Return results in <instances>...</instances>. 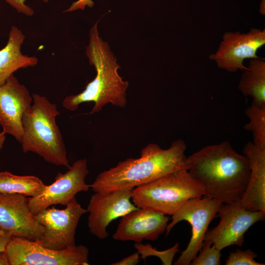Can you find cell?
I'll return each instance as SVG.
<instances>
[{
    "instance_id": "6da1fadb",
    "label": "cell",
    "mask_w": 265,
    "mask_h": 265,
    "mask_svg": "<svg viewBox=\"0 0 265 265\" xmlns=\"http://www.w3.org/2000/svg\"><path fill=\"white\" fill-rule=\"evenodd\" d=\"M187 171L202 187L204 196L221 203L239 201L248 185V159L228 141L207 145L186 158Z\"/></svg>"
},
{
    "instance_id": "7a4b0ae2",
    "label": "cell",
    "mask_w": 265,
    "mask_h": 265,
    "mask_svg": "<svg viewBox=\"0 0 265 265\" xmlns=\"http://www.w3.org/2000/svg\"><path fill=\"white\" fill-rule=\"evenodd\" d=\"M186 149L182 139L174 141L166 149L149 143L142 149L139 158H128L101 172L90 188L101 194L133 189L173 172L187 170Z\"/></svg>"
},
{
    "instance_id": "3957f363",
    "label": "cell",
    "mask_w": 265,
    "mask_h": 265,
    "mask_svg": "<svg viewBox=\"0 0 265 265\" xmlns=\"http://www.w3.org/2000/svg\"><path fill=\"white\" fill-rule=\"evenodd\" d=\"M98 21L91 27L86 55L91 65L94 66L96 76L81 92L66 97L62 106L70 111H75L83 103L93 102L94 106L89 114L97 113L103 106L111 104L124 107L127 105L128 81H124L118 73L120 67L107 42L99 36Z\"/></svg>"
},
{
    "instance_id": "277c9868",
    "label": "cell",
    "mask_w": 265,
    "mask_h": 265,
    "mask_svg": "<svg viewBox=\"0 0 265 265\" xmlns=\"http://www.w3.org/2000/svg\"><path fill=\"white\" fill-rule=\"evenodd\" d=\"M32 97L33 103L22 118L23 152L35 153L49 163L68 168L65 145L56 123L59 114L56 105L37 94Z\"/></svg>"
},
{
    "instance_id": "5b68a950",
    "label": "cell",
    "mask_w": 265,
    "mask_h": 265,
    "mask_svg": "<svg viewBox=\"0 0 265 265\" xmlns=\"http://www.w3.org/2000/svg\"><path fill=\"white\" fill-rule=\"evenodd\" d=\"M203 196L201 186L183 169L133 188L131 200L138 208L172 215L188 200Z\"/></svg>"
},
{
    "instance_id": "8992f818",
    "label": "cell",
    "mask_w": 265,
    "mask_h": 265,
    "mask_svg": "<svg viewBox=\"0 0 265 265\" xmlns=\"http://www.w3.org/2000/svg\"><path fill=\"white\" fill-rule=\"evenodd\" d=\"M5 251L9 265H89V249L81 244L55 250L45 247L35 240L12 236Z\"/></svg>"
},
{
    "instance_id": "52a82bcc",
    "label": "cell",
    "mask_w": 265,
    "mask_h": 265,
    "mask_svg": "<svg viewBox=\"0 0 265 265\" xmlns=\"http://www.w3.org/2000/svg\"><path fill=\"white\" fill-rule=\"evenodd\" d=\"M222 203L212 198H195L188 200L172 215L168 223L165 236L179 222L185 220L191 226V237L181 256L174 262L175 265H188L198 254L204 241V237L211 222L217 216Z\"/></svg>"
},
{
    "instance_id": "ba28073f",
    "label": "cell",
    "mask_w": 265,
    "mask_h": 265,
    "mask_svg": "<svg viewBox=\"0 0 265 265\" xmlns=\"http://www.w3.org/2000/svg\"><path fill=\"white\" fill-rule=\"evenodd\" d=\"M87 212L73 198L60 210L49 207L34 215L44 227L42 238L36 241L41 245L55 250H62L76 245L75 234L80 219Z\"/></svg>"
},
{
    "instance_id": "9c48e42d",
    "label": "cell",
    "mask_w": 265,
    "mask_h": 265,
    "mask_svg": "<svg viewBox=\"0 0 265 265\" xmlns=\"http://www.w3.org/2000/svg\"><path fill=\"white\" fill-rule=\"evenodd\" d=\"M217 216L218 225L207 231L204 241L211 242L218 250L233 245L241 246L244 234L256 223L265 218V212L250 211L242 207L239 202L222 203Z\"/></svg>"
},
{
    "instance_id": "30bf717a",
    "label": "cell",
    "mask_w": 265,
    "mask_h": 265,
    "mask_svg": "<svg viewBox=\"0 0 265 265\" xmlns=\"http://www.w3.org/2000/svg\"><path fill=\"white\" fill-rule=\"evenodd\" d=\"M89 173L85 159L76 161L64 173H58L54 181L46 185L39 195L28 198V205L35 215L52 206H66L76 195L81 191H87L90 185L85 180Z\"/></svg>"
},
{
    "instance_id": "8fae6325",
    "label": "cell",
    "mask_w": 265,
    "mask_h": 265,
    "mask_svg": "<svg viewBox=\"0 0 265 265\" xmlns=\"http://www.w3.org/2000/svg\"><path fill=\"white\" fill-rule=\"evenodd\" d=\"M265 44V30L252 28L246 33L226 32L216 52L209 56L217 66L229 72L244 71L245 59L258 58L257 51Z\"/></svg>"
},
{
    "instance_id": "7c38bea8",
    "label": "cell",
    "mask_w": 265,
    "mask_h": 265,
    "mask_svg": "<svg viewBox=\"0 0 265 265\" xmlns=\"http://www.w3.org/2000/svg\"><path fill=\"white\" fill-rule=\"evenodd\" d=\"M132 189H121L108 193L92 195L87 206V225L92 235L100 239L108 236L110 223L137 209L131 201Z\"/></svg>"
},
{
    "instance_id": "4fadbf2b",
    "label": "cell",
    "mask_w": 265,
    "mask_h": 265,
    "mask_svg": "<svg viewBox=\"0 0 265 265\" xmlns=\"http://www.w3.org/2000/svg\"><path fill=\"white\" fill-rule=\"evenodd\" d=\"M0 231L38 240L43 236L44 227L31 212L26 196L0 193Z\"/></svg>"
},
{
    "instance_id": "5bb4252c",
    "label": "cell",
    "mask_w": 265,
    "mask_h": 265,
    "mask_svg": "<svg viewBox=\"0 0 265 265\" xmlns=\"http://www.w3.org/2000/svg\"><path fill=\"white\" fill-rule=\"evenodd\" d=\"M32 101L27 88L14 75L0 85V125L4 134L12 135L20 143L23 135L22 118Z\"/></svg>"
},
{
    "instance_id": "9a60e30c",
    "label": "cell",
    "mask_w": 265,
    "mask_h": 265,
    "mask_svg": "<svg viewBox=\"0 0 265 265\" xmlns=\"http://www.w3.org/2000/svg\"><path fill=\"white\" fill-rule=\"evenodd\" d=\"M169 217L149 209L137 208L122 216L113 239L141 243L144 239L155 241L166 229Z\"/></svg>"
},
{
    "instance_id": "2e32d148",
    "label": "cell",
    "mask_w": 265,
    "mask_h": 265,
    "mask_svg": "<svg viewBox=\"0 0 265 265\" xmlns=\"http://www.w3.org/2000/svg\"><path fill=\"white\" fill-rule=\"evenodd\" d=\"M242 152L249 161L250 175L247 188L238 202L249 211L265 212V148L249 141Z\"/></svg>"
},
{
    "instance_id": "e0dca14e",
    "label": "cell",
    "mask_w": 265,
    "mask_h": 265,
    "mask_svg": "<svg viewBox=\"0 0 265 265\" xmlns=\"http://www.w3.org/2000/svg\"><path fill=\"white\" fill-rule=\"evenodd\" d=\"M25 39L21 30L14 26L11 27L7 43L0 50V85L4 83L18 70L34 67L37 64L36 57L24 55L21 52Z\"/></svg>"
},
{
    "instance_id": "ac0fdd59",
    "label": "cell",
    "mask_w": 265,
    "mask_h": 265,
    "mask_svg": "<svg viewBox=\"0 0 265 265\" xmlns=\"http://www.w3.org/2000/svg\"><path fill=\"white\" fill-rule=\"evenodd\" d=\"M243 95L252 98V103L265 105V61L261 57L250 60L238 85Z\"/></svg>"
},
{
    "instance_id": "d6986e66",
    "label": "cell",
    "mask_w": 265,
    "mask_h": 265,
    "mask_svg": "<svg viewBox=\"0 0 265 265\" xmlns=\"http://www.w3.org/2000/svg\"><path fill=\"white\" fill-rule=\"evenodd\" d=\"M46 185L35 176H19L8 171L0 172V193L19 194L29 197L36 196Z\"/></svg>"
},
{
    "instance_id": "ffe728a7",
    "label": "cell",
    "mask_w": 265,
    "mask_h": 265,
    "mask_svg": "<svg viewBox=\"0 0 265 265\" xmlns=\"http://www.w3.org/2000/svg\"><path fill=\"white\" fill-rule=\"evenodd\" d=\"M245 113L249 121L244 129L252 133V142L257 146L265 148V105L252 103Z\"/></svg>"
},
{
    "instance_id": "44dd1931",
    "label": "cell",
    "mask_w": 265,
    "mask_h": 265,
    "mask_svg": "<svg viewBox=\"0 0 265 265\" xmlns=\"http://www.w3.org/2000/svg\"><path fill=\"white\" fill-rule=\"evenodd\" d=\"M179 245L178 243H176L172 247L163 251L157 250L150 244L135 243L134 247L139 253L140 258L143 260L148 257L154 256L159 258L162 265H171L175 254L179 250Z\"/></svg>"
},
{
    "instance_id": "7402d4cb",
    "label": "cell",
    "mask_w": 265,
    "mask_h": 265,
    "mask_svg": "<svg viewBox=\"0 0 265 265\" xmlns=\"http://www.w3.org/2000/svg\"><path fill=\"white\" fill-rule=\"evenodd\" d=\"M221 251L211 242L204 241L199 253L190 263L191 265H221Z\"/></svg>"
},
{
    "instance_id": "603a6c76",
    "label": "cell",
    "mask_w": 265,
    "mask_h": 265,
    "mask_svg": "<svg viewBox=\"0 0 265 265\" xmlns=\"http://www.w3.org/2000/svg\"><path fill=\"white\" fill-rule=\"evenodd\" d=\"M257 254L250 249L231 252L226 261V265H264V263L256 262L255 259Z\"/></svg>"
},
{
    "instance_id": "cb8c5ba5",
    "label": "cell",
    "mask_w": 265,
    "mask_h": 265,
    "mask_svg": "<svg viewBox=\"0 0 265 265\" xmlns=\"http://www.w3.org/2000/svg\"><path fill=\"white\" fill-rule=\"evenodd\" d=\"M17 12L28 16L34 14L33 10L25 3L26 0H4Z\"/></svg>"
},
{
    "instance_id": "d4e9b609",
    "label": "cell",
    "mask_w": 265,
    "mask_h": 265,
    "mask_svg": "<svg viewBox=\"0 0 265 265\" xmlns=\"http://www.w3.org/2000/svg\"><path fill=\"white\" fill-rule=\"evenodd\" d=\"M94 4L92 0H78L73 2L70 6L63 12H71L78 10H83L86 6L91 8L94 6Z\"/></svg>"
},
{
    "instance_id": "484cf974",
    "label": "cell",
    "mask_w": 265,
    "mask_h": 265,
    "mask_svg": "<svg viewBox=\"0 0 265 265\" xmlns=\"http://www.w3.org/2000/svg\"><path fill=\"white\" fill-rule=\"evenodd\" d=\"M140 256L137 251L132 254L122 259L121 260L112 263L111 265H136L140 261Z\"/></svg>"
},
{
    "instance_id": "4316f807",
    "label": "cell",
    "mask_w": 265,
    "mask_h": 265,
    "mask_svg": "<svg viewBox=\"0 0 265 265\" xmlns=\"http://www.w3.org/2000/svg\"><path fill=\"white\" fill-rule=\"evenodd\" d=\"M12 236L9 234L0 235V252L4 251Z\"/></svg>"
},
{
    "instance_id": "83f0119b",
    "label": "cell",
    "mask_w": 265,
    "mask_h": 265,
    "mask_svg": "<svg viewBox=\"0 0 265 265\" xmlns=\"http://www.w3.org/2000/svg\"><path fill=\"white\" fill-rule=\"evenodd\" d=\"M0 265H9L8 259L5 251L0 252Z\"/></svg>"
},
{
    "instance_id": "f1b7e54d",
    "label": "cell",
    "mask_w": 265,
    "mask_h": 265,
    "mask_svg": "<svg viewBox=\"0 0 265 265\" xmlns=\"http://www.w3.org/2000/svg\"><path fill=\"white\" fill-rule=\"evenodd\" d=\"M5 138V134H4L2 132H0V151L3 148Z\"/></svg>"
},
{
    "instance_id": "f546056e",
    "label": "cell",
    "mask_w": 265,
    "mask_h": 265,
    "mask_svg": "<svg viewBox=\"0 0 265 265\" xmlns=\"http://www.w3.org/2000/svg\"><path fill=\"white\" fill-rule=\"evenodd\" d=\"M43 2L47 3L48 2L49 0H42Z\"/></svg>"
},
{
    "instance_id": "4dcf8cb0",
    "label": "cell",
    "mask_w": 265,
    "mask_h": 265,
    "mask_svg": "<svg viewBox=\"0 0 265 265\" xmlns=\"http://www.w3.org/2000/svg\"><path fill=\"white\" fill-rule=\"evenodd\" d=\"M2 234H4V233L0 231V235H2Z\"/></svg>"
}]
</instances>
